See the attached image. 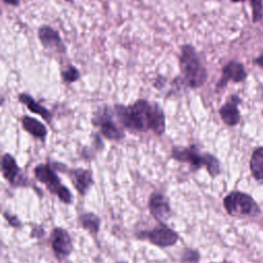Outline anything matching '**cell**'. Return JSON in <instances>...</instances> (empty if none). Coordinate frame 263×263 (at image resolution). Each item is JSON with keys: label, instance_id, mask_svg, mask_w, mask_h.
I'll return each mask as SVG.
<instances>
[{"label": "cell", "instance_id": "1", "mask_svg": "<svg viewBox=\"0 0 263 263\" xmlns=\"http://www.w3.org/2000/svg\"><path fill=\"white\" fill-rule=\"evenodd\" d=\"M114 114L118 121L130 130H151L157 136H161L165 130V116L157 103L140 99L127 106L117 104L114 106Z\"/></svg>", "mask_w": 263, "mask_h": 263}, {"label": "cell", "instance_id": "2", "mask_svg": "<svg viewBox=\"0 0 263 263\" xmlns=\"http://www.w3.org/2000/svg\"><path fill=\"white\" fill-rule=\"evenodd\" d=\"M180 68L184 83L190 88H197L204 84L208 73L200 62L195 48L191 44L181 46Z\"/></svg>", "mask_w": 263, "mask_h": 263}, {"label": "cell", "instance_id": "3", "mask_svg": "<svg viewBox=\"0 0 263 263\" xmlns=\"http://www.w3.org/2000/svg\"><path fill=\"white\" fill-rule=\"evenodd\" d=\"M34 175L36 179L44 184L46 188L54 195H57L63 202L71 203L72 202V194L70 190L61 183L60 178L52 170L49 164L40 163L34 168Z\"/></svg>", "mask_w": 263, "mask_h": 263}, {"label": "cell", "instance_id": "4", "mask_svg": "<svg viewBox=\"0 0 263 263\" xmlns=\"http://www.w3.org/2000/svg\"><path fill=\"white\" fill-rule=\"evenodd\" d=\"M92 123L100 127L101 134L108 140L119 141L124 137V132L113 119L112 112L109 108L100 109L92 117Z\"/></svg>", "mask_w": 263, "mask_h": 263}, {"label": "cell", "instance_id": "5", "mask_svg": "<svg viewBox=\"0 0 263 263\" xmlns=\"http://www.w3.org/2000/svg\"><path fill=\"white\" fill-rule=\"evenodd\" d=\"M224 206L230 215H254L257 212L255 201L241 192H231L224 198Z\"/></svg>", "mask_w": 263, "mask_h": 263}, {"label": "cell", "instance_id": "6", "mask_svg": "<svg viewBox=\"0 0 263 263\" xmlns=\"http://www.w3.org/2000/svg\"><path fill=\"white\" fill-rule=\"evenodd\" d=\"M205 154H200L198 148L195 145H191L189 147H174L172 150V157L174 159L189 163L193 171L204 166Z\"/></svg>", "mask_w": 263, "mask_h": 263}, {"label": "cell", "instance_id": "7", "mask_svg": "<svg viewBox=\"0 0 263 263\" xmlns=\"http://www.w3.org/2000/svg\"><path fill=\"white\" fill-rule=\"evenodd\" d=\"M145 235L151 243L160 248L174 246L179 239L178 233L167 227L164 223H159L150 231L146 232Z\"/></svg>", "mask_w": 263, "mask_h": 263}, {"label": "cell", "instance_id": "8", "mask_svg": "<svg viewBox=\"0 0 263 263\" xmlns=\"http://www.w3.org/2000/svg\"><path fill=\"white\" fill-rule=\"evenodd\" d=\"M51 248L59 259L68 257L73 251L71 237L67 230L61 227L53 228L50 236Z\"/></svg>", "mask_w": 263, "mask_h": 263}, {"label": "cell", "instance_id": "9", "mask_svg": "<svg viewBox=\"0 0 263 263\" xmlns=\"http://www.w3.org/2000/svg\"><path fill=\"white\" fill-rule=\"evenodd\" d=\"M149 211L159 223L166 222L172 216V210L167 198L159 192H153L150 195Z\"/></svg>", "mask_w": 263, "mask_h": 263}, {"label": "cell", "instance_id": "10", "mask_svg": "<svg viewBox=\"0 0 263 263\" xmlns=\"http://www.w3.org/2000/svg\"><path fill=\"white\" fill-rule=\"evenodd\" d=\"M1 170L3 177L13 186L25 185L23 177L21 175V168L18 167L14 157L8 153H5L1 159Z\"/></svg>", "mask_w": 263, "mask_h": 263}, {"label": "cell", "instance_id": "11", "mask_svg": "<svg viewBox=\"0 0 263 263\" xmlns=\"http://www.w3.org/2000/svg\"><path fill=\"white\" fill-rule=\"evenodd\" d=\"M38 37L42 45L50 50L65 51V46L60 33L50 26H41L38 29Z\"/></svg>", "mask_w": 263, "mask_h": 263}, {"label": "cell", "instance_id": "12", "mask_svg": "<svg viewBox=\"0 0 263 263\" xmlns=\"http://www.w3.org/2000/svg\"><path fill=\"white\" fill-rule=\"evenodd\" d=\"M246 77V72L243 70V66L236 62L228 63L223 69V75L220 81L217 83V88H223L229 80L234 82H239L243 80Z\"/></svg>", "mask_w": 263, "mask_h": 263}, {"label": "cell", "instance_id": "13", "mask_svg": "<svg viewBox=\"0 0 263 263\" xmlns=\"http://www.w3.org/2000/svg\"><path fill=\"white\" fill-rule=\"evenodd\" d=\"M70 178L76 190L81 195H84L93 183L91 172L88 170L80 168V167L72 170L70 172Z\"/></svg>", "mask_w": 263, "mask_h": 263}, {"label": "cell", "instance_id": "14", "mask_svg": "<svg viewBox=\"0 0 263 263\" xmlns=\"http://www.w3.org/2000/svg\"><path fill=\"white\" fill-rule=\"evenodd\" d=\"M238 102L239 99L236 96H232L229 101L220 108V116L227 125H235L239 120V112L237 109Z\"/></svg>", "mask_w": 263, "mask_h": 263}, {"label": "cell", "instance_id": "15", "mask_svg": "<svg viewBox=\"0 0 263 263\" xmlns=\"http://www.w3.org/2000/svg\"><path fill=\"white\" fill-rule=\"evenodd\" d=\"M22 125L23 128L28 132L30 135L35 137L36 139H39L41 141H44L47 136V129L45 125L39 121L38 119L31 117V116H23L22 117Z\"/></svg>", "mask_w": 263, "mask_h": 263}, {"label": "cell", "instance_id": "16", "mask_svg": "<svg viewBox=\"0 0 263 263\" xmlns=\"http://www.w3.org/2000/svg\"><path fill=\"white\" fill-rule=\"evenodd\" d=\"M18 101L22 102L32 113H35V114H38L40 115L44 120H46L47 122H50L51 121V118H52V115L51 113L49 112V110H47L44 106L38 104V102H36L31 96H29L28 93H21L18 96Z\"/></svg>", "mask_w": 263, "mask_h": 263}, {"label": "cell", "instance_id": "17", "mask_svg": "<svg viewBox=\"0 0 263 263\" xmlns=\"http://www.w3.org/2000/svg\"><path fill=\"white\" fill-rule=\"evenodd\" d=\"M250 165L254 177L263 180V148H259L253 153Z\"/></svg>", "mask_w": 263, "mask_h": 263}, {"label": "cell", "instance_id": "18", "mask_svg": "<svg viewBox=\"0 0 263 263\" xmlns=\"http://www.w3.org/2000/svg\"><path fill=\"white\" fill-rule=\"evenodd\" d=\"M79 219L82 227L90 233L96 234L99 231L101 220L93 213H84L79 217Z\"/></svg>", "mask_w": 263, "mask_h": 263}, {"label": "cell", "instance_id": "19", "mask_svg": "<svg viewBox=\"0 0 263 263\" xmlns=\"http://www.w3.org/2000/svg\"><path fill=\"white\" fill-rule=\"evenodd\" d=\"M204 166L206 167L209 174L212 177H215L220 173V164H219L218 159L215 156H213L209 153L205 154V164H204Z\"/></svg>", "mask_w": 263, "mask_h": 263}, {"label": "cell", "instance_id": "20", "mask_svg": "<svg viewBox=\"0 0 263 263\" xmlns=\"http://www.w3.org/2000/svg\"><path fill=\"white\" fill-rule=\"evenodd\" d=\"M80 73L74 66H68L62 71V78L66 83H72L79 79Z\"/></svg>", "mask_w": 263, "mask_h": 263}, {"label": "cell", "instance_id": "21", "mask_svg": "<svg viewBox=\"0 0 263 263\" xmlns=\"http://www.w3.org/2000/svg\"><path fill=\"white\" fill-rule=\"evenodd\" d=\"M251 3H252L254 22L260 21L262 17V1L261 0H251Z\"/></svg>", "mask_w": 263, "mask_h": 263}, {"label": "cell", "instance_id": "22", "mask_svg": "<svg viewBox=\"0 0 263 263\" xmlns=\"http://www.w3.org/2000/svg\"><path fill=\"white\" fill-rule=\"evenodd\" d=\"M182 259H183L184 262L194 263V262L198 261L199 255H198V252H196L194 250H191V249H187V250H185Z\"/></svg>", "mask_w": 263, "mask_h": 263}, {"label": "cell", "instance_id": "23", "mask_svg": "<svg viewBox=\"0 0 263 263\" xmlns=\"http://www.w3.org/2000/svg\"><path fill=\"white\" fill-rule=\"evenodd\" d=\"M4 216H5V218L7 219V221L9 222L10 225H12V226H14V227L20 226V221H18V219H17L16 217H11L10 215H7L6 213L4 214Z\"/></svg>", "mask_w": 263, "mask_h": 263}, {"label": "cell", "instance_id": "24", "mask_svg": "<svg viewBox=\"0 0 263 263\" xmlns=\"http://www.w3.org/2000/svg\"><path fill=\"white\" fill-rule=\"evenodd\" d=\"M5 3H8V4H11V5H18V0H3Z\"/></svg>", "mask_w": 263, "mask_h": 263}, {"label": "cell", "instance_id": "25", "mask_svg": "<svg viewBox=\"0 0 263 263\" xmlns=\"http://www.w3.org/2000/svg\"><path fill=\"white\" fill-rule=\"evenodd\" d=\"M256 63H257L259 66H261V67L263 68V54H262L259 59L256 60Z\"/></svg>", "mask_w": 263, "mask_h": 263}, {"label": "cell", "instance_id": "26", "mask_svg": "<svg viewBox=\"0 0 263 263\" xmlns=\"http://www.w3.org/2000/svg\"><path fill=\"white\" fill-rule=\"evenodd\" d=\"M231 1H233V2H238V1H242V0H231Z\"/></svg>", "mask_w": 263, "mask_h": 263}, {"label": "cell", "instance_id": "27", "mask_svg": "<svg viewBox=\"0 0 263 263\" xmlns=\"http://www.w3.org/2000/svg\"><path fill=\"white\" fill-rule=\"evenodd\" d=\"M118 263H126V262H118Z\"/></svg>", "mask_w": 263, "mask_h": 263}, {"label": "cell", "instance_id": "28", "mask_svg": "<svg viewBox=\"0 0 263 263\" xmlns=\"http://www.w3.org/2000/svg\"><path fill=\"white\" fill-rule=\"evenodd\" d=\"M224 263H227V262H224Z\"/></svg>", "mask_w": 263, "mask_h": 263}]
</instances>
